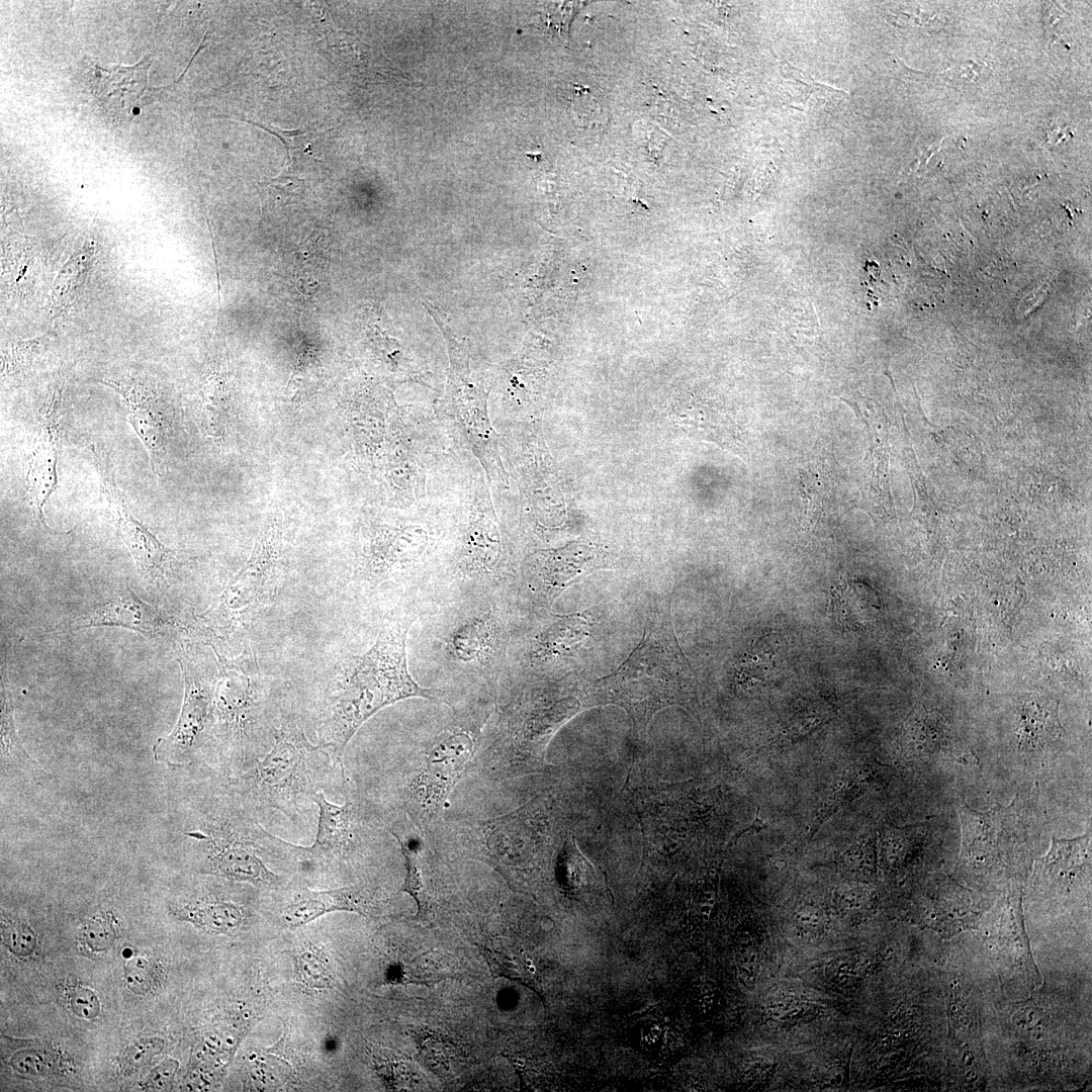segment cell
Instances as JSON below:
<instances>
[{"mask_svg": "<svg viewBox=\"0 0 1092 1092\" xmlns=\"http://www.w3.org/2000/svg\"><path fill=\"white\" fill-rule=\"evenodd\" d=\"M397 839L405 863V878L400 892L407 893L415 900L418 907V918L426 919L431 912V903L425 888L418 850L397 833L390 831Z\"/></svg>", "mask_w": 1092, "mask_h": 1092, "instance_id": "cell-31", "label": "cell"}, {"mask_svg": "<svg viewBox=\"0 0 1092 1092\" xmlns=\"http://www.w3.org/2000/svg\"><path fill=\"white\" fill-rule=\"evenodd\" d=\"M473 740L465 730H452L439 736L427 756V771L436 786L451 783L469 759Z\"/></svg>", "mask_w": 1092, "mask_h": 1092, "instance_id": "cell-25", "label": "cell"}, {"mask_svg": "<svg viewBox=\"0 0 1092 1092\" xmlns=\"http://www.w3.org/2000/svg\"><path fill=\"white\" fill-rule=\"evenodd\" d=\"M123 980L132 993L141 996L149 994L158 984L157 967L147 958L134 957L124 965Z\"/></svg>", "mask_w": 1092, "mask_h": 1092, "instance_id": "cell-37", "label": "cell"}, {"mask_svg": "<svg viewBox=\"0 0 1092 1092\" xmlns=\"http://www.w3.org/2000/svg\"><path fill=\"white\" fill-rule=\"evenodd\" d=\"M180 770L173 816L175 845L192 870L263 891L285 888L290 881L270 864L296 868V845L268 832L228 778L198 763Z\"/></svg>", "mask_w": 1092, "mask_h": 1092, "instance_id": "cell-1", "label": "cell"}, {"mask_svg": "<svg viewBox=\"0 0 1092 1092\" xmlns=\"http://www.w3.org/2000/svg\"><path fill=\"white\" fill-rule=\"evenodd\" d=\"M116 916L111 910H102L91 915L82 928L85 946L93 952H103L114 944L117 937Z\"/></svg>", "mask_w": 1092, "mask_h": 1092, "instance_id": "cell-33", "label": "cell"}, {"mask_svg": "<svg viewBox=\"0 0 1092 1092\" xmlns=\"http://www.w3.org/2000/svg\"><path fill=\"white\" fill-rule=\"evenodd\" d=\"M962 824L963 855L975 862H984L991 853L1011 845L1007 835L1011 829V814L996 808L987 812L972 809L964 802L959 809Z\"/></svg>", "mask_w": 1092, "mask_h": 1092, "instance_id": "cell-20", "label": "cell"}, {"mask_svg": "<svg viewBox=\"0 0 1092 1092\" xmlns=\"http://www.w3.org/2000/svg\"><path fill=\"white\" fill-rule=\"evenodd\" d=\"M63 383L58 382L35 421L26 460L25 485L34 520L46 530L43 508L58 485V460L61 448Z\"/></svg>", "mask_w": 1092, "mask_h": 1092, "instance_id": "cell-11", "label": "cell"}, {"mask_svg": "<svg viewBox=\"0 0 1092 1092\" xmlns=\"http://www.w3.org/2000/svg\"><path fill=\"white\" fill-rule=\"evenodd\" d=\"M424 305L438 324L447 343L450 358L447 393L460 428L479 458L484 459L487 472L497 475V479H505L496 437L487 416L486 393L470 370L469 343L451 332L436 307L427 303Z\"/></svg>", "mask_w": 1092, "mask_h": 1092, "instance_id": "cell-7", "label": "cell"}, {"mask_svg": "<svg viewBox=\"0 0 1092 1092\" xmlns=\"http://www.w3.org/2000/svg\"><path fill=\"white\" fill-rule=\"evenodd\" d=\"M736 961L741 981L746 988L752 990L758 969V952L749 932L739 935Z\"/></svg>", "mask_w": 1092, "mask_h": 1092, "instance_id": "cell-39", "label": "cell"}, {"mask_svg": "<svg viewBox=\"0 0 1092 1092\" xmlns=\"http://www.w3.org/2000/svg\"><path fill=\"white\" fill-rule=\"evenodd\" d=\"M766 828H767V823L759 816V807H757L756 811H755V817H754L753 821L751 822V824L748 825L747 827L739 830L738 832H736L735 835L729 840V842L727 844V847H731V846L735 845L737 840L744 833H747V832L758 833V832H760V831H762V830H764Z\"/></svg>", "mask_w": 1092, "mask_h": 1092, "instance_id": "cell-43", "label": "cell"}, {"mask_svg": "<svg viewBox=\"0 0 1092 1092\" xmlns=\"http://www.w3.org/2000/svg\"><path fill=\"white\" fill-rule=\"evenodd\" d=\"M390 984L433 985L458 975L452 958L438 950L425 951L412 961H399L386 970Z\"/></svg>", "mask_w": 1092, "mask_h": 1092, "instance_id": "cell-26", "label": "cell"}, {"mask_svg": "<svg viewBox=\"0 0 1092 1092\" xmlns=\"http://www.w3.org/2000/svg\"><path fill=\"white\" fill-rule=\"evenodd\" d=\"M9 1065L19 1074L36 1077L50 1071L51 1061L43 1051L23 1049L11 1056Z\"/></svg>", "mask_w": 1092, "mask_h": 1092, "instance_id": "cell-40", "label": "cell"}, {"mask_svg": "<svg viewBox=\"0 0 1092 1092\" xmlns=\"http://www.w3.org/2000/svg\"><path fill=\"white\" fill-rule=\"evenodd\" d=\"M902 744L911 757L978 763L950 722L934 710L920 708L911 713L904 726Z\"/></svg>", "mask_w": 1092, "mask_h": 1092, "instance_id": "cell-15", "label": "cell"}, {"mask_svg": "<svg viewBox=\"0 0 1092 1092\" xmlns=\"http://www.w3.org/2000/svg\"><path fill=\"white\" fill-rule=\"evenodd\" d=\"M179 1063L174 1059H166L157 1067H155L142 1084L144 1090L160 1091L165 1090L178 1070Z\"/></svg>", "mask_w": 1092, "mask_h": 1092, "instance_id": "cell-42", "label": "cell"}, {"mask_svg": "<svg viewBox=\"0 0 1092 1092\" xmlns=\"http://www.w3.org/2000/svg\"><path fill=\"white\" fill-rule=\"evenodd\" d=\"M228 780L260 818L266 810H277L295 824L315 805L316 794L345 797L349 786L343 762L307 737L287 693L270 751L255 766Z\"/></svg>", "mask_w": 1092, "mask_h": 1092, "instance_id": "cell-4", "label": "cell"}, {"mask_svg": "<svg viewBox=\"0 0 1092 1092\" xmlns=\"http://www.w3.org/2000/svg\"><path fill=\"white\" fill-rule=\"evenodd\" d=\"M493 978L504 977L522 984H531L528 969L519 956L502 948L478 945Z\"/></svg>", "mask_w": 1092, "mask_h": 1092, "instance_id": "cell-35", "label": "cell"}, {"mask_svg": "<svg viewBox=\"0 0 1092 1092\" xmlns=\"http://www.w3.org/2000/svg\"><path fill=\"white\" fill-rule=\"evenodd\" d=\"M178 660L184 676L181 711L172 731L152 746L154 759L174 769L196 760L208 728L217 677V673H203L185 648H181Z\"/></svg>", "mask_w": 1092, "mask_h": 1092, "instance_id": "cell-9", "label": "cell"}, {"mask_svg": "<svg viewBox=\"0 0 1092 1092\" xmlns=\"http://www.w3.org/2000/svg\"><path fill=\"white\" fill-rule=\"evenodd\" d=\"M413 620L392 617L367 651L336 662L302 703L293 699L307 737L337 760L343 762L351 738L380 709L413 697L444 700L441 691L421 687L407 670L405 642Z\"/></svg>", "mask_w": 1092, "mask_h": 1092, "instance_id": "cell-2", "label": "cell"}, {"mask_svg": "<svg viewBox=\"0 0 1092 1092\" xmlns=\"http://www.w3.org/2000/svg\"><path fill=\"white\" fill-rule=\"evenodd\" d=\"M344 798L345 803L338 805L323 792L314 796L318 808L316 836L310 846L297 845L298 870L341 866L358 851L362 844L361 804L349 788Z\"/></svg>", "mask_w": 1092, "mask_h": 1092, "instance_id": "cell-10", "label": "cell"}, {"mask_svg": "<svg viewBox=\"0 0 1092 1092\" xmlns=\"http://www.w3.org/2000/svg\"><path fill=\"white\" fill-rule=\"evenodd\" d=\"M824 492L818 473L811 468L800 471L795 486V511L803 530L811 531L820 520Z\"/></svg>", "mask_w": 1092, "mask_h": 1092, "instance_id": "cell-28", "label": "cell"}, {"mask_svg": "<svg viewBox=\"0 0 1092 1092\" xmlns=\"http://www.w3.org/2000/svg\"><path fill=\"white\" fill-rule=\"evenodd\" d=\"M86 251L74 254L60 270L53 284L52 301L59 308L69 306L71 301L76 300L78 290L84 285L87 273Z\"/></svg>", "mask_w": 1092, "mask_h": 1092, "instance_id": "cell-30", "label": "cell"}, {"mask_svg": "<svg viewBox=\"0 0 1092 1092\" xmlns=\"http://www.w3.org/2000/svg\"><path fill=\"white\" fill-rule=\"evenodd\" d=\"M252 899L244 891L206 890L183 897L170 905L177 918L213 933H228L245 926L252 916Z\"/></svg>", "mask_w": 1092, "mask_h": 1092, "instance_id": "cell-16", "label": "cell"}, {"mask_svg": "<svg viewBox=\"0 0 1092 1092\" xmlns=\"http://www.w3.org/2000/svg\"><path fill=\"white\" fill-rule=\"evenodd\" d=\"M1 938L3 944L16 957L28 958L36 948L33 929L21 919L12 918L2 911Z\"/></svg>", "mask_w": 1092, "mask_h": 1092, "instance_id": "cell-34", "label": "cell"}, {"mask_svg": "<svg viewBox=\"0 0 1092 1092\" xmlns=\"http://www.w3.org/2000/svg\"><path fill=\"white\" fill-rule=\"evenodd\" d=\"M284 889L288 894L281 906L280 917L289 927L305 925L335 911H350L370 916L379 906L375 891L361 885L315 891L301 884L292 886L289 883Z\"/></svg>", "mask_w": 1092, "mask_h": 1092, "instance_id": "cell-14", "label": "cell"}, {"mask_svg": "<svg viewBox=\"0 0 1092 1092\" xmlns=\"http://www.w3.org/2000/svg\"><path fill=\"white\" fill-rule=\"evenodd\" d=\"M285 551L284 521L281 514H273L261 528L250 558L196 617L204 636L229 639L251 626L278 593Z\"/></svg>", "mask_w": 1092, "mask_h": 1092, "instance_id": "cell-6", "label": "cell"}, {"mask_svg": "<svg viewBox=\"0 0 1092 1092\" xmlns=\"http://www.w3.org/2000/svg\"><path fill=\"white\" fill-rule=\"evenodd\" d=\"M125 400L127 420L148 451L153 471L161 475L166 466L174 415L159 388L147 377L128 374L102 380Z\"/></svg>", "mask_w": 1092, "mask_h": 1092, "instance_id": "cell-12", "label": "cell"}, {"mask_svg": "<svg viewBox=\"0 0 1092 1092\" xmlns=\"http://www.w3.org/2000/svg\"><path fill=\"white\" fill-rule=\"evenodd\" d=\"M67 1001L70 1010L81 1019L93 1020L100 1014L101 1004L97 994L85 985L70 986L67 991Z\"/></svg>", "mask_w": 1092, "mask_h": 1092, "instance_id": "cell-38", "label": "cell"}, {"mask_svg": "<svg viewBox=\"0 0 1092 1092\" xmlns=\"http://www.w3.org/2000/svg\"><path fill=\"white\" fill-rule=\"evenodd\" d=\"M427 544V533L417 526L382 531L368 545L361 573L369 581L385 579L422 555Z\"/></svg>", "mask_w": 1092, "mask_h": 1092, "instance_id": "cell-17", "label": "cell"}, {"mask_svg": "<svg viewBox=\"0 0 1092 1092\" xmlns=\"http://www.w3.org/2000/svg\"><path fill=\"white\" fill-rule=\"evenodd\" d=\"M1018 714L1017 735L1022 747L1043 746L1062 732L1058 704L1051 699L1032 696L1022 702Z\"/></svg>", "mask_w": 1092, "mask_h": 1092, "instance_id": "cell-23", "label": "cell"}, {"mask_svg": "<svg viewBox=\"0 0 1092 1092\" xmlns=\"http://www.w3.org/2000/svg\"><path fill=\"white\" fill-rule=\"evenodd\" d=\"M217 657L211 715L195 763L225 777L255 766L272 748L285 693L274 696L261 682L258 665L246 644L241 655Z\"/></svg>", "mask_w": 1092, "mask_h": 1092, "instance_id": "cell-3", "label": "cell"}, {"mask_svg": "<svg viewBox=\"0 0 1092 1092\" xmlns=\"http://www.w3.org/2000/svg\"><path fill=\"white\" fill-rule=\"evenodd\" d=\"M502 643L495 622L489 618L473 619L458 627L451 636L450 649L462 662L486 663L499 656Z\"/></svg>", "mask_w": 1092, "mask_h": 1092, "instance_id": "cell-24", "label": "cell"}, {"mask_svg": "<svg viewBox=\"0 0 1092 1092\" xmlns=\"http://www.w3.org/2000/svg\"><path fill=\"white\" fill-rule=\"evenodd\" d=\"M475 500L464 535L463 561L472 572L491 573L500 557V534L485 487Z\"/></svg>", "mask_w": 1092, "mask_h": 1092, "instance_id": "cell-19", "label": "cell"}, {"mask_svg": "<svg viewBox=\"0 0 1092 1092\" xmlns=\"http://www.w3.org/2000/svg\"><path fill=\"white\" fill-rule=\"evenodd\" d=\"M593 559V552L582 544H569L555 550L539 551L534 556V572L544 594L552 601L567 584L582 573Z\"/></svg>", "mask_w": 1092, "mask_h": 1092, "instance_id": "cell-21", "label": "cell"}, {"mask_svg": "<svg viewBox=\"0 0 1092 1092\" xmlns=\"http://www.w3.org/2000/svg\"><path fill=\"white\" fill-rule=\"evenodd\" d=\"M843 1080V1073L841 1069L834 1068L829 1072L828 1082L831 1086H840Z\"/></svg>", "mask_w": 1092, "mask_h": 1092, "instance_id": "cell-44", "label": "cell"}, {"mask_svg": "<svg viewBox=\"0 0 1092 1092\" xmlns=\"http://www.w3.org/2000/svg\"><path fill=\"white\" fill-rule=\"evenodd\" d=\"M693 670L682 652L669 615H655L625 662L598 679L589 696L597 704L617 705L630 716L640 739L659 710L687 708L693 692Z\"/></svg>", "mask_w": 1092, "mask_h": 1092, "instance_id": "cell-5", "label": "cell"}, {"mask_svg": "<svg viewBox=\"0 0 1092 1092\" xmlns=\"http://www.w3.org/2000/svg\"><path fill=\"white\" fill-rule=\"evenodd\" d=\"M560 866L567 892L579 897L601 890L603 882L599 872L579 852L573 837L564 844Z\"/></svg>", "mask_w": 1092, "mask_h": 1092, "instance_id": "cell-27", "label": "cell"}, {"mask_svg": "<svg viewBox=\"0 0 1092 1092\" xmlns=\"http://www.w3.org/2000/svg\"><path fill=\"white\" fill-rule=\"evenodd\" d=\"M636 1037L642 1050L653 1052L664 1042V1025L657 1018L638 1019Z\"/></svg>", "mask_w": 1092, "mask_h": 1092, "instance_id": "cell-41", "label": "cell"}, {"mask_svg": "<svg viewBox=\"0 0 1092 1092\" xmlns=\"http://www.w3.org/2000/svg\"><path fill=\"white\" fill-rule=\"evenodd\" d=\"M199 424L213 442H221L232 425L233 401L226 386V374L221 365H213L200 389Z\"/></svg>", "mask_w": 1092, "mask_h": 1092, "instance_id": "cell-22", "label": "cell"}, {"mask_svg": "<svg viewBox=\"0 0 1092 1092\" xmlns=\"http://www.w3.org/2000/svg\"><path fill=\"white\" fill-rule=\"evenodd\" d=\"M96 627H118L147 637H165L176 623L156 607L140 599L128 584L111 598L95 605L56 628L58 631Z\"/></svg>", "mask_w": 1092, "mask_h": 1092, "instance_id": "cell-13", "label": "cell"}, {"mask_svg": "<svg viewBox=\"0 0 1092 1092\" xmlns=\"http://www.w3.org/2000/svg\"><path fill=\"white\" fill-rule=\"evenodd\" d=\"M150 54L132 66L97 68L94 93L103 110L115 119L125 120L133 107L141 105L148 83Z\"/></svg>", "mask_w": 1092, "mask_h": 1092, "instance_id": "cell-18", "label": "cell"}, {"mask_svg": "<svg viewBox=\"0 0 1092 1092\" xmlns=\"http://www.w3.org/2000/svg\"><path fill=\"white\" fill-rule=\"evenodd\" d=\"M161 1037L141 1038L126 1046L120 1054L117 1068L122 1075H130L150 1063L164 1049Z\"/></svg>", "mask_w": 1092, "mask_h": 1092, "instance_id": "cell-36", "label": "cell"}, {"mask_svg": "<svg viewBox=\"0 0 1092 1092\" xmlns=\"http://www.w3.org/2000/svg\"><path fill=\"white\" fill-rule=\"evenodd\" d=\"M89 450L117 534L130 553L138 571L155 588H167L183 564L180 556L133 516L116 482L108 453L96 445H91Z\"/></svg>", "mask_w": 1092, "mask_h": 1092, "instance_id": "cell-8", "label": "cell"}, {"mask_svg": "<svg viewBox=\"0 0 1092 1092\" xmlns=\"http://www.w3.org/2000/svg\"><path fill=\"white\" fill-rule=\"evenodd\" d=\"M1 767L28 766L31 760L25 751L17 734L14 720V703L11 692L7 689L3 678L1 680Z\"/></svg>", "mask_w": 1092, "mask_h": 1092, "instance_id": "cell-29", "label": "cell"}, {"mask_svg": "<svg viewBox=\"0 0 1092 1092\" xmlns=\"http://www.w3.org/2000/svg\"><path fill=\"white\" fill-rule=\"evenodd\" d=\"M297 979L307 988L316 991L329 990L333 974L328 959L320 948L310 946L296 959Z\"/></svg>", "mask_w": 1092, "mask_h": 1092, "instance_id": "cell-32", "label": "cell"}]
</instances>
